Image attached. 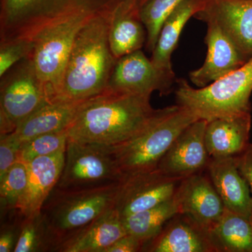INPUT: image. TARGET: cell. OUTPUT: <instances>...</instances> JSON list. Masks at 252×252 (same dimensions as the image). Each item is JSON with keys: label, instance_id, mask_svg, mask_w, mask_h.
<instances>
[{"label": "cell", "instance_id": "1", "mask_svg": "<svg viewBox=\"0 0 252 252\" xmlns=\"http://www.w3.org/2000/svg\"><path fill=\"white\" fill-rule=\"evenodd\" d=\"M150 97L107 90L86 99L67 127L68 140L106 146L130 140L157 114Z\"/></svg>", "mask_w": 252, "mask_h": 252}, {"label": "cell", "instance_id": "2", "mask_svg": "<svg viewBox=\"0 0 252 252\" xmlns=\"http://www.w3.org/2000/svg\"><path fill=\"white\" fill-rule=\"evenodd\" d=\"M109 17L94 16L78 32L61 90L53 102H80L107 90L118 60L109 46Z\"/></svg>", "mask_w": 252, "mask_h": 252}, {"label": "cell", "instance_id": "3", "mask_svg": "<svg viewBox=\"0 0 252 252\" xmlns=\"http://www.w3.org/2000/svg\"><path fill=\"white\" fill-rule=\"evenodd\" d=\"M121 0H0V42L33 39L44 28L79 15L110 16Z\"/></svg>", "mask_w": 252, "mask_h": 252}, {"label": "cell", "instance_id": "4", "mask_svg": "<svg viewBox=\"0 0 252 252\" xmlns=\"http://www.w3.org/2000/svg\"><path fill=\"white\" fill-rule=\"evenodd\" d=\"M198 118L178 104L158 109L152 122L130 140L110 146L124 177L157 170L176 139Z\"/></svg>", "mask_w": 252, "mask_h": 252}, {"label": "cell", "instance_id": "5", "mask_svg": "<svg viewBox=\"0 0 252 252\" xmlns=\"http://www.w3.org/2000/svg\"><path fill=\"white\" fill-rule=\"evenodd\" d=\"M120 184L84 190L54 188L41 210L52 252L114 207Z\"/></svg>", "mask_w": 252, "mask_h": 252}, {"label": "cell", "instance_id": "6", "mask_svg": "<svg viewBox=\"0 0 252 252\" xmlns=\"http://www.w3.org/2000/svg\"><path fill=\"white\" fill-rule=\"evenodd\" d=\"M252 57L243 65L205 87L194 89L185 79L178 81L177 104L199 119L210 122L218 118L251 113Z\"/></svg>", "mask_w": 252, "mask_h": 252}, {"label": "cell", "instance_id": "7", "mask_svg": "<svg viewBox=\"0 0 252 252\" xmlns=\"http://www.w3.org/2000/svg\"><path fill=\"white\" fill-rule=\"evenodd\" d=\"M94 16L79 15L54 23L34 37L33 62L49 102L57 97L78 32Z\"/></svg>", "mask_w": 252, "mask_h": 252}, {"label": "cell", "instance_id": "8", "mask_svg": "<svg viewBox=\"0 0 252 252\" xmlns=\"http://www.w3.org/2000/svg\"><path fill=\"white\" fill-rule=\"evenodd\" d=\"M124 178L110 146L68 140L64 166L55 188L67 190L101 188L117 185Z\"/></svg>", "mask_w": 252, "mask_h": 252}, {"label": "cell", "instance_id": "9", "mask_svg": "<svg viewBox=\"0 0 252 252\" xmlns=\"http://www.w3.org/2000/svg\"><path fill=\"white\" fill-rule=\"evenodd\" d=\"M50 102L36 75L32 56L20 61L0 82V135L12 133L37 109Z\"/></svg>", "mask_w": 252, "mask_h": 252}, {"label": "cell", "instance_id": "10", "mask_svg": "<svg viewBox=\"0 0 252 252\" xmlns=\"http://www.w3.org/2000/svg\"><path fill=\"white\" fill-rule=\"evenodd\" d=\"M175 79V73L157 67L142 50H138L117 60L107 90L145 96L158 91L162 95L171 91Z\"/></svg>", "mask_w": 252, "mask_h": 252}, {"label": "cell", "instance_id": "11", "mask_svg": "<svg viewBox=\"0 0 252 252\" xmlns=\"http://www.w3.org/2000/svg\"><path fill=\"white\" fill-rule=\"evenodd\" d=\"M184 180L157 169L126 177L119 186L114 207L122 218L148 210L173 198Z\"/></svg>", "mask_w": 252, "mask_h": 252}, {"label": "cell", "instance_id": "12", "mask_svg": "<svg viewBox=\"0 0 252 252\" xmlns=\"http://www.w3.org/2000/svg\"><path fill=\"white\" fill-rule=\"evenodd\" d=\"M207 122L198 119L177 137L157 170L172 177L185 179L207 170L211 160L205 144Z\"/></svg>", "mask_w": 252, "mask_h": 252}, {"label": "cell", "instance_id": "13", "mask_svg": "<svg viewBox=\"0 0 252 252\" xmlns=\"http://www.w3.org/2000/svg\"><path fill=\"white\" fill-rule=\"evenodd\" d=\"M203 21L207 25L206 58L201 67L189 74L192 84L200 88L224 77L248 61L216 21L211 18Z\"/></svg>", "mask_w": 252, "mask_h": 252}, {"label": "cell", "instance_id": "14", "mask_svg": "<svg viewBox=\"0 0 252 252\" xmlns=\"http://www.w3.org/2000/svg\"><path fill=\"white\" fill-rule=\"evenodd\" d=\"M177 197L180 213L193 219L208 231L225 210L207 170L182 181Z\"/></svg>", "mask_w": 252, "mask_h": 252}, {"label": "cell", "instance_id": "15", "mask_svg": "<svg viewBox=\"0 0 252 252\" xmlns=\"http://www.w3.org/2000/svg\"><path fill=\"white\" fill-rule=\"evenodd\" d=\"M194 17L216 21L244 57H252V0H205Z\"/></svg>", "mask_w": 252, "mask_h": 252}, {"label": "cell", "instance_id": "16", "mask_svg": "<svg viewBox=\"0 0 252 252\" xmlns=\"http://www.w3.org/2000/svg\"><path fill=\"white\" fill-rule=\"evenodd\" d=\"M65 150L36 158L27 163L28 185L14 212L18 216L30 218L40 214L41 207L61 177Z\"/></svg>", "mask_w": 252, "mask_h": 252}, {"label": "cell", "instance_id": "17", "mask_svg": "<svg viewBox=\"0 0 252 252\" xmlns=\"http://www.w3.org/2000/svg\"><path fill=\"white\" fill-rule=\"evenodd\" d=\"M144 252H216L209 231L184 214L179 213L146 245Z\"/></svg>", "mask_w": 252, "mask_h": 252}, {"label": "cell", "instance_id": "18", "mask_svg": "<svg viewBox=\"0 0 252 252\" xmlns=\"http://www.w3.org/2000/svg\"><path fill=\"white\" fill-rule=\"evenodd\" d=\"M207 172L225 209L251 220V192L239 169L238 157L211 158Z\"/></svg>", "mask_w": 252, "mask_h": 252}, {"label": "cell", "instance_id": "19", "mask_svg": "<svg viewBox=\"0 0 252 252\" xmlns=\"http://www.w3.org/2000/svg\"><path fill=\"white\" fill-rule=\"evenodd\" d=\"M251 113L207 122L205 140L211 158L238 157L250 144Z\"/></svg>", "mask_w": 252, "mask_h": 252}, {"label": "cell", "instance_id": "20", "mask_svg": "<svg viewBox=\"0 0 252 252\" xmlns=\"http://www.w3.org/2000/svg\"><path fill=\"white\" fill-rule=\"evenodd\" d=\"M140 10L131 0H121L109 17V46L117 59L142 49L147 42V30Z\"/></svg>", "mask_w": 252, "mask_h": 252}, {"label": "cell", "instance_id": "21", "mask_svg": "<svg viewBox=\"0 0 252 252\" xmlns=\"http://www.w3.org/2000/svg\"><path fill=\"white\" fill-rule=\"evenodd\" d=\"M127 234L122 219L114 207L61 244L59 252H104Z\"/></svg>", "mask_w": 252, "mask_h": 252}, {"label": "cell", "instance_id": "22", "mask_svg": "<svg viewBox=\"0 0 252 252\" xmlns=\"http://www.w3.org/2000/svg\"><path fill=\"white\" fill-rule=\"evenodd\" d=\"M84 101L48 102L27 118L12 134L23 142L36 136L67 130Z\"/></svg>", "mask_w": 252, "mask_h": 252}, {"label": "cell", "instance_id": "23", "mask_svg": "<svg viewBox=\"0 0 252 252\" xmlns=\"http://www.w3.org/2000/svg\"><path fill=\"white\" fill-rule=\"evenodd\" d=\"M205 3V0H185L165 20L151 58L157 67L175 73L172 69V55L178 44L182 32L189 20L203 9Z\"/></svg>", "mask_w": 252, "mask_h": 252}, {"label": "cell", "instance_id": "24", "mask_svg": "<svg viewBox=\"0 0 252 252\" xmlns=\"http://www.w3.org/2000/svg\"><path fill=\"white\" fill-rule=\"evenodd\" d=\"M209 234L216 252H252L251 220L227 209Z\"/></svg>", "mask_w": 252, "mask_h": 252}, {"label": "cell", "instance_id": "25", "mask_svg": "<svg viewBox=\"0 0 252 252\" xmlns=\"http://www.w3.org/2000/svg\"><path fill=\"white\" fill-rule=\"evenodd\" d=\"M179 213L180 206L176 193L173 198L157 206L122 219L127 233L144 239L148 243Z\"/></svg>", "mask_w": 252, "mask_h": 252}, {"label": "cell", "instance_id": "26", "mask_svg": "<svg viewBox=\"0 0 252 252\" xmlns=\"http://www.w3.org/2000/svg\"><path fill=\"white\" fill-rule=\"evenodd\" d=\"M185 0H148L141 6L140 17L147 32L146 49L149 52H153L155 49L165 20Z\"/></svg>", "mask_w": 252, "mask_h": 252}, {"label": "cell", "instance_id": "27", "mask_svg": "<svg viewBox=\"0 0 252 252\" xmlns=\"http://www.w3.org/2000/svg\"><path fill=\"white\" fill-rule=\"evenodd\" d=\"M27 164L18 161L0 180L1 217L14 213L28 185Z\"/></svg>", "mask_w": 252, "mask_h": 252}, {"label": "cell", "instance_id": "28", "mask_svg": "<svg viewBox=\"0 0 252 252\" xmlns=\"http://www.w3.org/2000/svg\"><path fill=\"white\" fill-rule=\"evenodd\" d=\"M14 252H52L49 235L41 214L22 219Z\"/></svg>", "mask_w": 252, "mask_h": 252}, {"label": "cell", "instance_id": "29", "mask_svg": "<svg viewBox=\"0 0 252 252\" xmlns=\"http://www.w3.org/2000/svg\"><path fill=\"white\" fill-rule=\"evenodd\" d=\"M67 130L51 132L32 137L21 142L18 161L27 164L38 157L59 153L67 147Z\"/></svg>", "mask_w": 252, "mask_h": 252}, {"label": "cell", "instance_id": "30", "mask_svg": "<svg viewBox=\"0 0 252 252\" xmlns=\"http://www.w3.org/2000/svg\"><path fill=\"white\" fill-rule=\"evenodd\" d=\"M34 39H18L0 42V77L23 60L32 56Z\"/></svg>", "mask_w": 252, "mask_h": 252}, {"label": "cell", "instance_id": "31", "mask_svg": "<svg viewBox=\"0 0 252 252\" xmlns=\"http://www.w3.org/2000/svg\"><path fill=\"white\" fill-rule=\"evenodd\" d=\"M21 142L12 133L1 135L0 138V180L18 161Z\"/></svg>", "mask_w": 252, "mask_h": 252}, {"label": "cell", "instance_id": "32", "mask_svg": "<svg viewBox=\"0 0 252 252\" xmlns=\"http://www.w3.org/2000/svg\"><path fill=\"white\" fill-rule=\"evenodd\" d=\"M22 218L15 214L13 223L1 225L0 233V252H14L19 236Z\"/></svg>", "mask_w": 252, "mask_h": 252}, {"label": "cell", "instance_id": "33", "mask_svg": "<svg viewBox=\"0 0 252 252\" xmlns=\"http://www.w3.org/2000/svg\"><path fill=\"white\" fill-rule=\"evenodd\" d=\"M147 242L135 235L127 234L119 238L104 252H144Z\"/></svg>", "mask_w": 252, "mask_h": 252}, {"label": "cell", "instance_id": "34", "mask_svg": "<svg viewBox=\"0 0 252 252\" xmlns=\"http://www.w3.org/2000/svg\"><path fill=\"white\" fill-rule=\"evenodd\" d=\"M238 167L250 187L252 198V144H249L243 154L238 156Z\"/></svg>", "mask_w": 252, "mask_h": 252}, {"label": "cell", "instance_id": "35", "mask_svg": "<svg viewBox=\"0 0 252 252\" xmlns=\"http://www.w3.org/2000/svg\"><path fill=\"white\" fill-rule=\"evenodd\" d=\"M131 1L135 2L139 7L141 8V6H143V5L145 4L148 0H131Z\"/></svg>", "mask_w": 252, "mask_h": 252}, {"label": "cell", "instance_id": "36", "mask_svg": "<svg viewBox=\"0 0 252 252\" xmlns=\"http://www.w3.org/2000/svg\"><path fill=\"white\" fill-rule=\"evenodd\" d=\"M251 221H252V218H251Z\"/></svg>", "mask_w": 252, "mask_h": 252}]
</instances>
